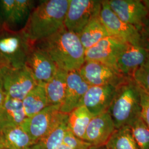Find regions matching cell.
Segmentation results:
<instances>
[{"instance_id":"obj_1","label":"cell","mask_w":149,"mask_h":149,"mask_svg":"<svg viewBox=\"0 0 149 149\" xmlns=\"http://www.w3.org/2000/svg\"><path fill=\"white\" fill-rule=\"evenodd\" d=\"M70 0L42 1L34 7L21 29L34 45L53 36L64 27Z\"/></svg>"},{"instance_id":"obj_2","label":"cell","mask_w":149,"mask_h":149,"mask_svg":"<svg viewBox=\"0 0 149 149\" xmlns=\"http://www.w3.org/2000/svg\"><path fill=\"white\" fill-rule=\"evenodd\" d=\"M35 44L48 54L58 68L67 72L78 71L85 63V49L79 35L65 27Z\"/></svg>"},{"instance_id":"obj_3","label":"cell","mask_w":149,"mask_h":149,"mask_svg":"<svg viewBox=\"0 0 149 149\" xmlns=\"http://www.w3.org/2000/svg\"><path fill=\"white\" fill-rule=\"evenodd\" d=\"M140 88L132 79L118 87L108 110L116 129L125 126L130 127L140 117Z\"/></svg>"},{"instance_id":"obj_4","label":"cell","mask_w":149,"mask_h":149,"mask_svg":"<svg viewBox=\"0 0 149 149\" xmlns=\"http://www.w3.org/2000/svg\"><path fill=\"white\" fill-rule=\"evenodd\" d=\"M33 45L21 29H0V52L7 59L11 68L24 66Z\"/></svg>"},{"instance_id":"obj_5","label":"cell","mask_w":149,"mask_h":149,"mask_svg":"<svg viewBox=\"0 0 149 149\" xmlns=\"http://www.w3.org/2000/svg\"><path fill=\"white\" fill-rule=\"evenodd\" d=\"M60 105L48 106L37 114L27 118L22 124L34 143L48 135L67 116L60 112Z\"/></svg>"},{"instance_id":"obj_6","label":"cell","mask_w":149,"mask_h":149,"mask_svg":"<svg viewBox=\"0 0 149 149\" xmlns=\"http://www.w3.org/2000/svg\"><path fill=\"white\" fill-rule=\"evenodd\" d=\"M100 18L109 37L117 38L127 44L142 47L138 30L121 20L111 10L107 0L101 1Z\"/></svg>"},{"instance_id":"obj_7","label":"cell","mask_w":149,"mask_h":149,"mask_svg":"<svg viewBox=\"0 0 149 149\" xmlns=\"http://www.w3.org/2000/svg\"><path fill=\"white\" fill-rule=\"evenodd\" d=\"M101 1L70 0L64 20V27L79 35L88 23L100 15Z\"/></svg>"},{"instance_id":"obj_8","label":"cell","mask_w":149,"mask_h":149,"mask_svg":"<svg viewBox=\"0 0 149 149\" xmlns=\"http://www.w3.org/2000/svg\"><path fill=\"white\" fill-rule=\"evenodd\" d=\"M1 74L7 96L15 100L22 101L38 85L26 66L17 69L6 68L1 70Z\"/></svg>"},{"instance_id":"obj_9","label":"cell","mask_w":149,"mask_h":149,"mask_svg":"<svg viewBox=\"0 0 149 149\" xmlns=\"http://www.w3.org/2000/svg\"><path fill=\"white\" fill-rule=\"evenodd\" d=\"M78 71L90 86L111 85L118 87L130 79L107 65L92 61H86Z\"/></svg>"},{"instance_id":"obj_10","label":"cell","mask_w":149,"mask_h":149,"mask_svg":"<svg viewBox=\"0 0 149 149\" xmlns=\"http://www.w3.org/2000/svg\"><path fill=\"white\" fill-rule=\"evenodd\" d=\"M34 3L35 1L31 0H0L1 28L19 31L18 27H24Z\"/></svg>"},{"instance_id":"obj_11","label":"cell","mask_w":149,"mask_h":149,"mask_svg":"<svg viewBox=\"0 0 149 149\" xmlns=\"http://www.w3.org/2000/svg\"><path fill=\"white\" fill-rule=\"evenodd\" d=\"M128 44L115 38H105L86 50L85 61L98 62L119 72L117 68L118 57Z\"/></svg>"},{"instance_id":"obj_12","label":"cell","mask_w":149,"mask_h":149,"mask_svg":"<svg viewBox=\"0 0 149 149\" xmlns=\"http://www.w3.org/2000/svg\"><path fill=\"white\" fill-rule=\"evenodd\" d=\"M110 8L123 21L139 32L149 15L147 6L141 0H107Z\"/></svg>"},{"instance_id":"obj_13","label":"cell","mask_w":149,"mask_h":149,"mask_svg":"<svg viewBox=\"0 0 149 149\" xmlns=\"http://www.w3.org/2000/svg\"><path fill=\"white\" fill-rule=\"evenodd\" d=\"M25 66L31 71L38 84H45L55 73L57 67L48 54L34 44Z\"/></svg>"},{"instance_id":"obj_14","label":"cell","mask_w":149,"mask_h":149,"mask_svg":"<svg viewBox=\"0 0 149 149\" xmlns=\"http://www.w3.org/2000/svg\"><path fill=\"white\" fill-rule=\"evenodd\" d=\"M117 88L111 85L90 86L79 106L85 107L94 117L107 112L114 99Z\"/></svg>"},{"instance_id":"obj_15","label":"cell","mask_w":149,"mask_h":149,"mask_svg":"<svg viewBox=\"0 0 149 149\" xmlns=\"http://www.w3.org/2000/svg\"><path fill=\"white\" fill-rule=\"evenodd\" d=\"M116 130L108 112L93 117L89 123L84 140L93 147L105 146Z\"/></svg>"},{"instance_id":"obj_16","label":"cell","mask_w":149,"mask_h":149,"mask_svg":"<svg viewBox=\"0 0 149 149\" xmlns=\"http://www.w3.org/2000/svg\"><path fill=\"white\" fill-rule=\"evenodd\" d=\"M89 87L78 71L68 72L66 93L60 106V112L68 114L79 106Z\"/></svg>"},{"instance_id":"obj_17","label":"cell","mask_w":149,"mask_h":149,"mask_svg":"<svg viewBox=\"0 0 149 149\" xmlns=\"http://www.w3.org/2000/svg\"><path fill=\"white\" fill-rule=\"evenodd\" d=\"M149 53V50L143 47L128 44L118 55V71L123 76L132 78L135 71L144 63Z\"/></svg>"},{"instance_id":"obj_18","label":"cell","mask_w":149,"mask_h":149,"mask_svg":"<svg viewBox=\"0 0 149 149\" xmlns=\"http://www.w3.org/2000/svg\"><path fill=\"white\" fill-rule=\"evenodd\" d=\"M27 118L22 102L7 96L3 104L0 107V130L21 125Z\"/></svg>"},{"instance_id":"obj_19","label":"cell","mask_w":149,"mask_h":149,"mask_svg":"<svg viewBox=\"0 0 149 149\" xmlns=\"http://www.w3.org/2000/svg\"><path fill=\"white\" fill-rule=\"evenodd\" d=\"M34 144L21 125L10 127L0 130V149H28Z\"/></svg>"},{"instance_id":"obj_20","label":"cell","mask_w":149,"mask_h":149,"mask_svg":"<svg viewBox=\"0 0 149 149\" xmlns=\"http://www.w3.org/2000/svg\"><path fill=\"white\" fill-rule=\"evenodd\" d=\"M68 74V72L57 68L52 79L45 84L49 106L62 104L66 93Z\"/></svg>"},{"instance_id":"obj_21","label":"cell","mask_w":149,"mask_h":149,"mask_svg":"<svg viewBox=\"0 0 149 149\" xmlns=\"http://www.w3.org/2000/svg\"><path fill=\"white\" fill-rule=\"evenodd\" d=\"M22 102L27 118L42 111L49 106L45 84H38Z\"/></svg>"},{"instance_id":"obj_22","label":"cell","mask_w":149,"mask_h":149,"mask_svg":"<svg viewBox=\"0 0 149 149\" xmlns=\"http://www.w3.org/2000/svg\"><path fill=\"white\" fill-rule=\"evenodd\" d=\"M93 117L85 107H77L68 114V129L74 136L84 140L87 128Z\"/></svg>"},{"instance_id":"obj_23","label":"cell","mask_w":149,"mask_h":149,"mask_svg":"<svg viewBox=\"0 0 149 149\" xmlns=\"http://www.w3.org/2000/svg\"><path fill=\"white\" fill-rule=\"evenodd\" d=\"M80 41L86 50L95 45L103 39L109 37L100 18V15L94 17L79 35Z\"/></svg>"},{"instance_id":"obj_24","label":"cell","mask_w":149,"mask_h":149,"mask_svg":"<svg viewBox=\"0 0 149 149\" xmlns=\"http://www.w3.org/2000/svg\"><path fill=\"white\" fill-rule=\"evenodd\" d=\"M67 116L44 138L38 140L28 149H58L63 143L64 135L68 129Z\"/></svg>"},{"instance_id":"obj_25","label":"cell","mask_w":149,"mask_h":149,"mask_svg":"<svg viewBox=\"0 0 149 149\" xmlns=\"http://www.w3.org/2000/svg\"><path fill=\"white\" fill-rule=\"evenodd\" d=\"M105 147L107 149H140L130 126L116 129Z\"/></svg>"},{"instance_id":"obj_26","label":"cell","mask_w":149,"mask_h":149,"mask_svg":"<svg viewBox=\"0 0 149 149\" xmlns=\"http://www.w3.org/2000/svg\"><path fill=\"white\" fill-rule=\"evenodd\" d=\"M134 138L140 149H149V128L141 117L130 126Z\"/></svg>"},{"instance_id":"obj_27","label":"cell","mask_w":149,"mask_h":149,"mask_svg":"<svg viewBox=\"0 0 149 149\" xmlns=\"http://www.w3.org/2000/svg\"><path fill=\"white\" fill-rule=\"evenodd\" d=\"M132 78L141 90L149 93V53L144 63L135 71Z\"/></svg>"},{"instance_id":"obj_28","label":"cell","mask_w":149,"mask_h":149,"mask_svg":"<svg viewBox=\"0 0 149 149\" xmlns=\"http://www.w3.org/2000/svg\"><path fill=\"white\" fill-rule=\"evenodd\" d=\"M63 143L73 149H90L91 145L74 136L69 129L65 134Z\"/></svg>"},{"instance_id":"obj_29","label":"cell","mask_w":149,"mask_h":149,"mask_svg":"<svg viewBox=\"0 0 149 149\" xmlns=\"http://www.w3.org/2000/svg\"><path fill=\"white\" fill-rule=\"evenodd\" d=\"M140 93L141 98L140 117L149 128V93L145 92L140 88Z\"/></svg>"},{"instance_id":"obj_30","label":"cell","mask_w":149,"mask_h":149,"mask_svg":"<svg viewBox=\"0 0 149 149\" xmlns=\"http://www.w3.org/2000/svg\"><path fill=\"white\" fill-rule=\"evenodd\" d=\"M144 1L149 11V0H145ZM140 34L142 47L145 48L149 51V13L143 27L140 31Z\"/></svg>"},{"instance_id":"obj_31","label":"cell","mask_w":149,"mask_h":149,"mask_svg":"<svg viewBox=\"0 0 149 149\" xmlns=\"http://www.w3.org/2000/svg\"><path fill=\"white\" fill-rule=\"evenodd\" d=\"M1 70H0V107L3 104L7 97V95L6 93L3 84Z\"/></svg>"},{"instance_id":"obj_32","label":"cell","mask_w":149,"mask_h":149,"mask_svg":"<svg viewBox=\"0 0 149 149\" xmlns=\"http://www.w3.org/2000/svg\"><path fill=\"white\" fill-rule=\"evenodd\" d=\"M11 67L10 63L5 56L0 52V70L6 68Z\"/></svg>"},{"instance_id":"obj_33","label":"cell","mask_w":149,"mask_h":149,"mask_svg":"<svg viewBox=\"0 0 149 149\" xmlns=\"http://www.w3.org/2000/svg\"><path fill=\"white\" fill-rule=\"evenodd\" d=\"M58 149H72L71 148H70L69 147V146H68V145H65V144H63V143H62V144H61L60 145V146H59V148H58Z\"/></svg>"},{"instance_id":"obj_34","label":"cell","mask_w":149,"mask_h":149,"mask_svg":"<svg viewBox=\"0 0 149 149\" xmlns=\"http://www.w3.org/2000/svg\"><path fill=\"white\" fill-rule=\"evenodd\" d=\"M90 149H107L105 146H100V147H91Z\"/></svg>"},{"instance_id":"obj_35","label":"cell","mask_w":149,"mask_h":149,"mask_svg":"<svg viewBox=\"0 0 149 149\" xmlns=\"http://www.w3.org/2000/svg\"><path fill=\"white\" fill-rule=\"evenodd\" d=\"M1 28V24H0V29Z\"/></svg>"},{"instance_id":"obj_36","label":"cell","mask_w":149,"mask_h":149,"mask_svg":"<svg viewBox=\"0 0 149 149\" xmlns=\"http://www.w3.org/2000/svg\"></svg>"}]
</instances>
